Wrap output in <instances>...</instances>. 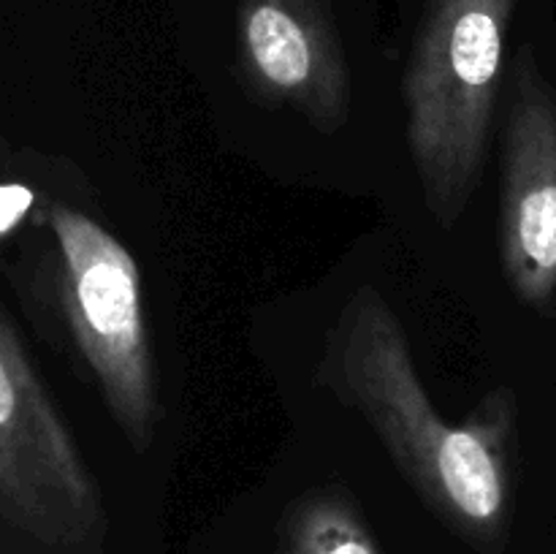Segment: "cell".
I'll return each instance as SVG.
<instances>
[{
  "label": "cell",
  "mask_w": 556,
  "mask_h": 554,
  "mask_svg": "<svg viewBox=\"0 0 556 554\" xmlns=\"http://www.w3.org/2000/svg\"><path fill=\"white\" fill-rule=\"evenodd\" d=\"M320 375L372 427L424 503L472 546L503 541L514 391L497 389L467 416L443 421L413 364L400 318L372 286L356 288L326 340Z\"/></svg>",
  "instance_id": "6da1fadb"
},
{
  "label": "cell",
  "mask_w": 556,
  "mask_h": 554,
  "mask_svg": "<svg viewBox=\"0 0 556 554\" xmlns=\"http://www.w3.org/2000/svg\"><path fill=\"white\" fill-rule=\"evenodd\" d=\"M516 0H427L402 76L424 201L454 228L481 182Z\"/></svg>",
  "instance_id": "7a4b0ae2"
},
{
  "label": "cell",
  "mask_w": 556,
  "mask_h": 554,
  "mask_svg": "<svg viewBox=\"0 0 556 554\" xmlns=\"http://www.w3.org/2000/svg\"><path fill=\"white\" fill-rule=\"evenodd\" d=\"M52 228L63 255L65 313L76 345L117 427L136 451H147L161 424V400L139 266L130 250L85 212L58 206Z\"/></svg>",
  "instance_id": "3957f363"
},
{
  "label": "cell",
  "mask_w": 556,
  "mask_h": 554,
  "mask_svg": "<svg viewBox=\"0 0 556 554\" xmlns=\"http://www.w3.org/2000/svg\"><path fill=\"white\" fill-rule=\"evenodd\" d=\"M500 253L510 288L535 313L556 310V92L525 47L508 79Z\"/></svg>",
  "instance_id": "277c9868"
},
{
  "label": "cell",
  "mask_w": 556,
  "mask_h": 554,
  "mask_svg": "<svg viewBox=\"0 0 556 554\" xmlns=\"http://www.w3.org/2000/svg\"><path fill=\"white\" fill-rule=\"evenodd\" d=\"M0 481L36 530L85 541L103 511L90 470L11 337L0 331Z\"/></svg>",
  "instance_id": "5b68a950"
},
{
  "label": "cell",
  "mask_w": 556,
  "mask_h": 554,
  "mask_svg": "<svg viewBox=\"0 0 556 554\" xmlns=\"http://www.w3.org/2000/svg\"><path fill=\"white\" fill-rule=\"evenodd\" d=\"M242 68L264 98L296 109L320 130L351 114V68L329 0H239Z\"/></svg>",
  "instance_id": "8992f818"
},
{
  "label": "cell",
  "mask_w": 556,
  "mask_h": 554,
  "mask_svg": "<svg viewBox=\"0 0 556 554\" xmlns=\"http://www.w3.org/2000/svg\"><path fill=\"white\" fill-rule=\"evenodd\" d=\"M277 554H380L348 494L324 489L296 500L286 516Z\"/></svg>",
  "instance_id": "52a82bcc"
},
{
  "label": "cell",
  "mask_w": 556,
  "mask_h": 554,
  "mask_svg": "<svg viewBox=\"0 0 556 554\" xmlns=\"http://www.w3.org/2000/svg\"><path fill=\"white\" fill-rule=\"evenodd\" d=\"M30 204V190L22 188V185H3V188H0V234L14 228V223L25 215V210Z\"/></svg>",
  "instance_id": "ba28073f"
}]
</instances>
